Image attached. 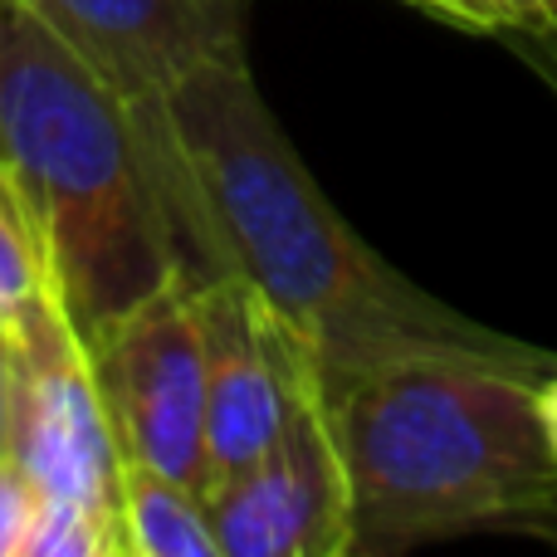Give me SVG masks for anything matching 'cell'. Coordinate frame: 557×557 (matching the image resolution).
<instances>
[{
	"mask_svg": "<svg viewBox=\"0 0 557 557\" xmlns=\"http://www.w3.org/2000/svg\"><path fill=\"white\" fill-rule=\"evenodd\" d=\"M543 352L519 343L421 347L327 396L352 494V553L382 557L470 529H557L543 441Z\"/></svg>",
	"mask_w": 557,
	"mask_h": 557,
	"instance_id": "7a4b0ae2",
	"label": "cell"
},
{
	"mask_svg": "<svg viewBox=\"0 0 557 557\" xmlns=\"http://www.w3.org/2000/svg\"><path fill=\"white\" fill-rule=\"evenodd\" d=\"M196 318L206 347V460L211 484H221L284 431L294 406L318 392V376L274 308L240 278L196 284Z\"/></svg>",
	"mask_w": 557,
	"mask_h": 557,
	"instance_id": "52a82bcc",
	"label": "cell"
},
{
	"mask_svg": "<svg viewBox=\"0 0 557 557\" xmlns=\"http://www.w3.org/2000/svg\"><path fill=\"white\" fill-rule=\"evenodd\" d=\"M0 460H10V357L0 337Z\"/></svg>",
	"mask_w": 557,
	"mask_h": 557,
	"instance_id": "9a60e30c",
	"label": "cell"
},
{
	"mask_svg": "<svg viewBox=\"0 0 557 557\" xmlns=\"http://www.w3.org/2000/svg\"><path fill=\"white\" fill-rule=\"evenodd\" d=\"M0 337L10 357V465H20L39 494L117 509L123 455L108 431L84 337L54 288L5 318Z\"/></svg>",
	"mask_w": 557,
	"mask_h": 557,
	"instance_id": "5b68a950",
	"label": "cell"
},
{
	"mask_svg": "<svg viewBox=\"0 0 557 557\" xmlns=\"http://www.w3.org/2000/svg\"><path fill=\"white\" fill-rule=\"evenodd\" d=\"M25 557H127L123 513L84 499L39 494L25 533Z\"/></svg>",
	"mask_w": 557,
	"mask_h": 557,
	"instance_id": "30bf717a",
	"label": "cell"
},
{
	"mask_svg": "<svg viewBox=\"0 0 557 557\" xmlns=\"http://www.w3.org/2000/svg\"><path fill=\"white\" fill-rule=\"evenodd\" d=\"M539 421H543V441H548V455L557 465V367L539 382Z\"/></svg>",
	"mask_w": 557,
	"mask_h": 557,
	"instance_id": "5bb4252c",
	"label": "cell"
},
{
	"mask_svg": "<svg viewBox=\"0 0 557 557\" xmlns=\"http://www.w3.org/2000/svg\"><path fill=\"white\" fill-rule=\"evenodd\" d=\"M123 539L127 557H221L201 490L143 465H123Z\"/></svg>",
	"mask_w": 557,
	"mask_h": 557,
	"instance_id": "9c48e42d",
	"label": "cell"
},
{
	"mask_svg": "<svg viewBox=\"0 0 557 557\" xmlns=\"http://www.w3.org/2000/svg\"><path fill=\"white\" fill-rule=\"evenodd\" d=\"M45 288H49L45 255H39L25 206H20L5 166H0V323L15 318L25 304H35Z\"/></svg>",
	"mask_w": 557,
	"mask_h": 557,
	"instance_id": "8fae6325",
	"label": "cell"
},
{
	"mask_svg": "<svg viewBox=\"0 0 557 557\" xmlns=\"http://www.w3.org/2000/svg\"><path fill=\"white\" fill-rule=\"evenodd\" d=\"M39 490L20 465L0 460V557H25V533L35 519Z\"/></svg>",
	"mask_w": 557,
	"mask_h": 557,
	"instance_id": "4fadbf2b",
	"label": "cell"
},
{
	"mask_svg": "<svg viewBox=\"0 0 557 557\" xmlns=\"http://www.w3.org/2000/svg\"><path fill=\"white\" fill-rule=\"evenodd\" d=\"M152 182L196 284L240 278L313 362L318 396H337L392 357L421 347H494L484 327L425 298L327 206L288 147L245 59L206 64L133 103Z\"/></svg>",
	"mask_w": 557,
	"mask_h": 557,
	"instance_id": "6da1fadb",
	"label": "cell"
},
{
	"mask_svg": "<svg viewBox=\"0 0 557 557\" xmlns=\"http://www.w3.org/2000/svg\"><path fill=\"white\" fill-rule=\"evenodd\" d=\"M0 10H5V0H0Z\"/></svg>",
	"mask_w": 557,
	"mask_h": 557,
	"instance_id": "e0dca14e",
	"label": "cell"
},
{
	"mask_svg": "<svg viewBox=\"0 0 557 557\" xmlns=\"http://www.w3.org/2000/svg\"><path fill=\"white\" fill-rule=\"evenodd\" d=\"M523 39H529V54H543V69L557 74V25H543V29H519Z\"/></svg>",
	"mask_w": 557,
	"mask_h": 557,
	"instance_id": "2e32d148",
	"label": "cell"
},
{
	"mask_svg": "<svg viewBox=\"0 0 557 557\" xmlns=\"http://www.w3.org/2000/svg\"><path fill=\"white\" fill-rule=\"evenodd\" d=\"M127 103L157 98L206 64L245 59L250 0H25Z\"/></svg>",
	"mask_w": 557,
	"mask_h": 557,
	"instance_id": "ba28073f",
	"label": "cell"
},
{
	"mask_svg": "<svg viewBox=\"0 0 557 557\" xmlns=\"http://www.w3.org/2000/svg\"><path fill=\"white\" fill-rule=\"evenodd\" d=\"M123 465L186 490H211L206 460V347L196 284L176 270L84 343Z\"/></svg>",
	"mask_w": 557,
	"mask_h": 557,
	"instance_id": "277c9868",
	"label": "cell"
},
{
	"mask_svg": "<svg viewBox=\"0 0 557 557\" xmlns=\"http://www.w3.org/2000/svg\"><path fill=\"white\" fill-rule=\"evenodd\" d=\"M0 166L84 343L176 274L133 103L25 0L0 10Z\"/></svg>",
	"mask_w": 557,
	"mask_h": 557,
	"instance_id": "3957f363",
	"label": "cell"
},
{
	"mask_svg": "<svg viewBox=\"0 0 557 557\" xmlns=\"http://www.w3.org/2000/svg\"><path fill=\"white\" fill-rule=\"evenodd\" d=\"M421 10H435L445 20H460L474 29H543L557 25V0H411Z\"/></svg>",
	"mask_w": 557,
	"mask_h": 557,
	"instance_id": "7c38bea8",
	"label": "cell"
},
{
	"mask_svg": "<svg viewBox=\"0 0 557 557\" xmlns=\"http://www.w3.org/2000/svg\"><path fill=\"white\" fill-rule=\"evenodd\" d=\"M206 509L221 557H352V494L323 396L308 392L245 470L211 484Z\"/></svg>",
	"mask_w": 557,
	"mask_h": 557,
	"instance_id": "8992f818",
	"label": "cell"
}]
</instances>
